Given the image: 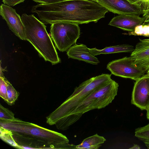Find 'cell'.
Returning a JSON list of instances; mask_svg holds the SVG:
<instances>
[{
    "instance_id": "603a6c76",
    "label": "cell",
    "mask_w": 149,
    "mask_h": 149,
    "mask_svg": "<svg viewBox=\"0 0 149 149\" xmlns=\"http://www.w3.org/2000/svg\"><path fill=\"white\" fill-rule=\"evenodd\" d=\"M25 0H2L3 4L9 6H13L20 3L23 2Z\"/></svg>"
},
{
    "instance_id": "e0dca14e",
    "label": "cell",
    "mask_w": 149,
    "mask_h": 149,
    "mask_svg": "<svg viewBox=\"0 0 149 149\" xmlns=\"http://www.w3.org/2000/svg\"><path fill=\"white\" fill-rule=\"evenodd\" d=\"M6 82L7 88V100L6 103L9 105H12L17 99L19 93L6 79Z\"/></svg>"
},
{
    "instance_id": "1f68e13d",
    "label": "cell",
    "mask_w": 149,
    "mask_h": 149,
    "mask_svg": "<svg viewBox=\"0 0 149 149\" xmlns=\"http://www.w3.org/2000/svg\"><path fill=\"white\" fill-rule=\"evenodd\" d=\"M149 24V23H148V24Z\"/></svg>"
},
{
    "instance_id": "5bb4252c",
    "label": "cell",
    "mask_w": 149,
    "mask_h": 149,
    "mask_svg": "<svg viewBox=\"0 0 149 149\" xmlns=\"http://www.w3.org/2000/svg\"><path fill=\"white\" fill-rule=\"evenodd\" d=\"M134 49L132 45L124 44L107 47L102 49H97L95 48H89V50L92 54L95 56L101 54L132 52Z\"/></svg>"
},
{
    "instance_id": "8fae6325",
    "label": "cell",
    "mask_w": 149,
    "mask_h": 149,
    "mask_svg": "<svg viewBox=\"0 0 149 149\" xmlns=\"http://www.w3.org/2000/svg\"><path fill=\"white\" fill-rule=\"evenodd\" d=\"M130 56L138 68L145 73L149 71V42L140 40Z\"/></svg>"
},
{
    "instance_id": "4dcf8cb0",
    "label": "cell",
    "mask_w": 149,
    "mask_h": 149,
    "mask_svg": "<svg viewBox=\"0 0 149 149\" xmlns=\"http://www.w3.org/2000/svg\"><path fill=\"white\" fill-rule=\"evenodd\" d=\"M147 74L149 75V71L147 73Z\"/></svg>"
},
{
    "instance_id": "30bf717a",
    "label": "cell",
    "mask_w": 149,
    "mask_h": 149,
    "mask_svg": "<svg viewBox=\"0 0 149 149\" xmlns=\"http://www.w3.org/2000/svg\"><path fill=\"white\" fill-rule=\"evenodd\" d=\"M98 3L108 11L119 15L140 16L143 13L139 6L131 3L128 0H98Z\"/></svg>"
},
{
    "instance_id": "5b68a950",
    "label": "cell",
    "mask_w": 149,
    "mask_h": 149,
    "mask_svg": "<svg viewBox=\"0 0 149 149\" xmlns=\"http://www.w3.org/2000/svg\"><path fill=\"white\" fill-rule=\"evenodd\" d=\"M118 84L114 80L94 91L75 108L61 130H67L84 113L92 110L105 107L111 103L117 94Z\"/></svg>"
},
{
    "instance_id": "277c9868",
    "label": "cell",
    "mask_w": 149,
    "mask_h": 149,
    "mask_svg": "<svg viewBox=\"0 0 149 149\" xmlns=\"http://www.w3.org/2000/svg\"><path fill=\"white\" fill-rule=\"evenodd\" d=\"M21 18L25 29L26 40L29 41L46 61L52 65L61 61L46 26L33 15L23 14Z\"/></svg>"
},
{
    "instance_id": "4fadbf2b",
    "label": "cell",
    "mask_w": 149,
    "mask_h": 149,
    "mask_svg": "<svg viewBox=\"0 0 149 149\" xmlns=\"http://www.w3.org/2000/svg\"><path fill=\"white\" fill-rule=\"evenodd\" d=\"M67 54L69 58L82 61L93 65L100 63L98 59L92 54L89 48L83 44H75L67 50Z\"/></svg>"
},
{
    "instance_id": "9a60e30c",
    "label": "cell",
    "mask_w": 149,
    "mask_h": 149,
    "mask_svg": "<svg viewBox=\"0 0 149 149\" xmlns=\"http://www.w3.org/2000/svg\"><path fill=\"white\" fill-rule=\"evenodd\" d=\"M106 140L104 137L96 134L84 139L76 146V149H98Z\"/></svg>"
},
{
    "instance_id": "7402d4cb",
    "label": "cell",
    "mask_w": 149,
    "mask_h": 149,
    "mask_svg": "<svg viewBox=\"0 0 149 149\" xmlns=\"http://www.w3.org/2000/svg\"><path fill=\"white\" fill-rule=\"evenodd\" d=\"M131 3L139 6L143 10L149 9V0H128Z\"/></svg>"
},
{
    "instance_id": "f546056e",
    "label": "cell",
    "mask_w": 149,
    "mask_h": 149,
    "mask_svg": "<svg viewBox=\"0 0 149 149\" xmlns=\"http://www.w3.org/2000/svg\"><path fill=\"white\" fill-rule=\"evenodd\" d=\"M98 3V0H90Z\"/></svg>"
},
{
    "instance_id": "4316f807",
    "label": "cell",
    "mask_w": 149,
    "mask_h": 149,
    "mask_svg": "<svg viewBox=\"0 0 149 149\" xmlns=\"http://www.w3.org/2000/svg\"><path fill=\"white\" fill-rule=\"evenodd\" d=\"M131 149H140V146L137 144H134L132 147L130 148Z\"/></svg>"
},
{
    "instance_id": "ba28073f",
    "label": "cell",
    "mask_w": 149,
    "mask_h": 149,
    "mask_svg": "<svg viewBox=\"0 0 149 149\" xmlns=\"http://www.w3.org/2000/svg\"><path fill=\"white\" fill-rule=\"evenodd\" d=\"M135 81L131 103L141 110H146L149 106V75L145 74Z\"/></svg>"
},
{
    "instance_id": "d6986e66",
    "label": "cell",
    "mask_w": 149,
    "mask_h": 149,
    "mask_svg": "<svg viewBox=\"0 0 149 149\" xmlns=\"http://www.w3.org/2000/svg\"><path fill=\"white\" fill-rule=\"evenodd\" d=\"M129 35L143 36L149 37V24H141L136 26L134 31L129 32Z\"/></svg>"
},
{
    "instance_id": "7a4b0ae2",
    "label": "cell",
    "mask_w": 149,
    "mask_h": 149,
    "mask_svg": "<svg viewBox=\"0 0 149 149\" xmlns=\"http://www.w3.org/2000/svg\"><path fill=\"white\" fill-rule=\"evenodd\" d=\"M0 125L36 143L40 148L76 149L66 136L35 124L15 118Z\"/></svg>"
},
{
    "instance_id": "d4e9b609",
    "label": "cell",
    "mask_w": 149,
    "mask_h": 149,
    "mask_svg": "<svg viewBox=\"0 0 149 149\" xmlns=\"http://www.w3.org/2000/svg\"><path fill=\"white\" fill-rule=\"evenodd\" d=\"M142 17L143 23L142 24H144L145 23H149V9L143 10Z\"/></svg>"
},
{
    "instance_id": "3957f363",
    "label": "cell",
    "mask_w": 149,
    "mask_h": 149,
    "mask_svg": "<svg viewBox=\"0 0 149 149\" xmlns=\"http://www.w3.org/2000/svg\"><path fill=\"white\" fill-rule=\"evenodd\" d=\"M111 74H102L91 78L76 87L72 93L58 107L46 117V123L61 130L75 108L91 92L111 80Z\"/></svg>"
},
{
    "instance_id": "52a82bcc",
    "label": "cell",
    "mask_w": 149,
    "mask_h": 149,
    "mask_svg": "<svg viewBox=\"0 0 149 149\" xmlns=\"http://www.w3.org/2000/svg\"><path fill=\"white\" fill-rule=\"evenodd\" d=\"M107 68L115 76L135 81L146 73L134 64L130 56L112 61L107 64Z\"/></svg>"
},
{
    "instance_id": "7c38bea8",
    "label": "cell",
    "mask_w": 149,
    "mask_h": 149,
    "mask_svg": "<svg viewBox=\"0 0 149 149\" xmlns=\"http://www.w3.org/2000/svg\"><path fill=\"white\" fill-rule=\"evenodd\" d=\"M143 23L142 18L139 15H120L113 18L108 24L129 32H132L136 26Z\"/></svg>"
},
{
    "instance_id": "484cf974",
    "label": "cell",
    "mask_w": 149,
    "mask_h": 149,
    "mask_svg": "<svg viewBox=\"0 0 149 149\" xmlns=\"http://www.w3.org/2000/svg\"><path fill=\"white\" fill-rule=\"evenodd\" d=\"M145 144L148 149H149V140H145L142 141Z\"/></svg>"
},
{
    "instance_id": "cb8c5ba5",
    "label": "cell",
    "mask_w": 149,
    "mask_h": 149,
    "mask_svg": "<svg viewBox=\"0 0 149 149\" xmlns=\"http://www.w3.org/2000/svg\"><path fill=\"white\" fill-rule=\"evenodd\" d=\"M36 2L42 4H49L59 2L67 0H32Z\"/></svg>"
},
{
    "instance_id": "f1b7e54d",
    "label": "cell",
    "mask_w": 149,
    "mask_h": 149,
    "mask_svg": "<svg viewBox=\"0 0 149 149\" xmlns=\"http://www.w3.org/2000/svg\"><path fill=\"white\" fill-rule=\"evenodd\" d=\"M139 40L140 41H142L146 42H149V39H139Z\"/></svg>"
},
{
    "instance_id": "8992f818",
    "label": "cell",
    "mask_w": 149,
    "mask_h": 149,
    "mask_svg": "<svg viewBox=\"0 0 149 149\" xmlns=\"http://www.w3.org/2000/svg\"><path fill=\"white\" fill-rule=\"evenodd\" d=\"M51 38L56 47L61 52L67 51L75 44L80 34L78 24L68 22H59L51 24Z\"/></svg>"
},
{
    "instance_id": "44dd1931",
    "label": "cell",
    "mask_w": 149,
    "mask_h": 149,
    "mask_svg": "<svg viewBox=\"0 0 149 149\" xmlns=\"http://www.w3.org/2000/svg\"><path fill=\"white\" fill-rule=\"evenodd\" d=\"M7 88L6 78L0 74V96L6 102L7 100Z\"/></svg>"
},
{
    "instance_id": "ac0fdd59",
    "label": "cell",
    "mask_w": 149,
    "mask_h": 149,
    "mask_svg": "<svg viewBox=\"0 0 149 149\" xmlns=\"http://www.w3.org/2000/svg\"><path fill=\"white\" fill-rule=\"evenodd\" d=\"M14 114L0 104V122H8L14 119Z\"/></svg>"
},
{
    "instance_id": "ffe728a7",
    "label": "cell",
    "mask_w": 149,
    "mask_h": 149,
    "mask_svg": "<svg viewBox=\"0 0 149 149\" xmlns=\"http://www.w3.org/2000/svg\"><path fill=\"white\" fill-rule=\"evenodd\" d=\"M135 136L141 141L149 140V123L146 126L135 130Z\"/></svg>"
},
{
    "instance_id": "2e32d148",
    "label": "cell",
    "mask_w": 149,
    "mask_h": 149,
    "mask_svg": "<svg viewBox=\"0 0 149 149\" xmlns=\"http://www.w3.org/2000/svg\"><path fill=\"white\" fill-rule=\"evenodd\" d=\"M0 137L3 141L11 146L20 148L19 146L15 141L12 131L0 126Z\"/></svg>"
},
{
    "instance_id": "6da1fadb",
    "label": "cell",
    "mask_w": 149,
    "mask_h": 149,
    "mask_svg": "<svg viewBox=\"0 0 149 149\" xmlns=\"http://www.w3.org/2000/svg\"><path fill=\"white\" fill-rule=\"evenodd\" d=\"M31 11L36 13L45 24L59 22L79 24L97 22L105 17L108 10L90 0H67L51 4H38L32 7Z\"/></svg>"
},
{
    "instance_id": "83f0119b",
    "label": "cell",
    "mask_w": 149,
    "mask_h": 149,
    "mask_svg": "<svg viewBox=\"0 0 149 149\" xmlns=\"http://www.w3.org/2000/svg\"><path fill=\"white\" fill-rule=\"evenodd\" d=\"M147 111L146 116L147 118L149 120V106L146 110Z\"/></svg>"
},
{
    "instance_id": "9c48e42d",
    "label": "cell",
    "mask_w": 149,
    "mask_h": 149,
    "mask_svg": "<svg viewBox=\"0 0 149 149\" xmlns=\"http://www.w3.org/2000/svg\"><path fill=\"white\" fill-rule=\"evenodd\" d=\"M0 15L6 22L9 29L20 39L26 40L25 29L21 17L15 10L8 5L1 4Z\"/></svg>"
}]
</instances>
